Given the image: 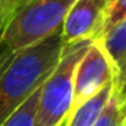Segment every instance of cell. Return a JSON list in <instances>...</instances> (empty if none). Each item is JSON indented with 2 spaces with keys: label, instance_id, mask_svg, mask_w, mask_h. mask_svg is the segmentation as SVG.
I'll use <instances>...</instances> for the list:
<instances>
[{
  "label": "cell",
  "instance_id": "7",
  "mask_svg": "<svg viewBox=\"0 0 126 126\" xmlns=\"http://www.w3.org/2000/svg\"><path fill=\"white\" fill-rule=\"evenodd\" d=\"M99 42L102 43L119 73V70L126 64V19L104 34Z\"/></svg>",
  "mask_w": 126,
  "mask_h": 126
},
{
  "label": "cell",
  "instance_id": "14",
  "mask_svg": "<svg viewBox=\"0 0 126 126\" xmlns=\"http://www.w3.org/2000/svg\"><path fill=\"white\" fill-rule=\"evenodd\" d=\"M123 126H126V120H125V123H123Z\"/></svg>",
  "mask_w": 126,
  "mask_h": 126
},
{
  "label": "cell",
  "instance_id": "4",
  "mask_svg": "<svg viewBox=\"0 0 126 126\" xmlns=\"http://www.w3.org/2000/svg\"><path fill=\"white\" fill-rule=\"evenodd\" d=\"M117 77V68L99 40H94L76 68L71 113L96 96ZM70 113V114H71Z\"/></svg>",
  "mask_w": 126,
  "mask_h": 126
},
{
  "label": "cell",
  "instance_id": "9",
  "mask_svg": "<svg viewBox=\"0 0 126 126\" xmlns=\"http://www.w3.org/2000/svg\"><path fill=\"white\" fill-rule=\"evenodd\" d=\"M40 88L25 101V104L18 111L14 113V116L3 126H34L37 105H39V96H40Z\"/></svg>",
  "mask_w": 126,
  "mask_h": 126
},
{
  "label": "cell",
  "instance_id": "3",
  "mask_svg": "<svg viewBox=\"0 0 126 126\" xmlns=\"http://www.w3.org/2000/svg\"><path fill=\"white\" fill-rule=\"evenodd\" d=\"M94 40H83L62 47L56 67L40 88L34 126H59L71 113L74 76L79 62Z\"/></svg>",
  "mask_w": 126,
  "mask_h": 126
},
{
  "label": "cell",
  "instance_id": "2",
  "mask_svg": "<svg viewBox=\"0 0 126 126\" xmlns=\"http://www.w3.org/2000/svg\"><path fill=\"white\" fill-rule=\"evenodd\" d=\"M76 0H18L0 24V59L61 31Z\"/></svg>",
  "mask_w": 126,
  "mask_h": 126
},
{
  "label": "cell",
  "instance_id": "15",
  "mask_svg": "<svg viewBox=\"0 0 126 126\" xmlns=\"http://www.w3.org/2000/svg\"><path fill=\"white\" fill-rule=\"evenodd\" d=\"M16 2H18V0H14V3H16Z\"/></svg>",
  "mask_w": 126,
  "mask_h": 126
},
{
  "label": "cell",
  "instance_id": "5",
  "mask_svg": "<svg viewBox=\"0 0 126 126\" xmlns=\"http://www.w3.org/2000/svg\"><path fill=\"white\" fill-rule=\"evenodd\" d=\"M110 0H76L61 27L62 45L102 37Z\"/></svg>",
  "mask_w": 126,
  "mask_h": 126
},
{
  "label": "cell",
  "instance_id": "10",
  "mask_svg": "<svg viewBox=\"0 0 126 126\" xmlns=\"http://www.w3.org/2000/svg\"><path fill=\"white\" fill-rule=\"evenodd\" d=\"M125 19H126V0H110V5H108V9H107V16H105V24H104L102 36L107 34L111 28H114L120 22H123Z\"/></svg>",
  "mask_w": 126,
  "mask_h": 126
},
{
  "label": "cell",
  "instance_id": "8",
  "mask_svg": "<svg viewBox=\"0 0 126 126\" xmlns=\"http://www.w3.org/2000/svg\"><path fill=\"white\" fill-rule=\"evenodd\" d=\"M125 120H126V105L117 92V86L114 85L113 94L94 126H123Z\"/></svg>",
  "mask_w": 126,
  "mask_h": 126
},
{
  "label": "cell",
  "instance_id": "13",
  "mask_svg": "<svg viewBox=\"0 0 126 126\" xmlns=\"http://www.w3.org/2000/svg\"><path fill=\"white\" fill-rule=\"evenodd\" d=\"M65 123H67V120H65V122H64V123H61V125H59V126H65Z\"/></svg>",
  "mask_w": 126,
  "mask_h": 126
},
{
  "label": "cell",
  "instance_id": "1",
  "mask_svg": "<svg viewBox=\"0 0 126 126\" xmlns=\"http://www.w3.org/2000/svg\"><path fill=\"white\" fill-rule=\"evenodd\" d=\"M61 31L49 39L0 59V126L45 83L62 53Z\"/></svg>",
  "mask_w": 126,
  "mask_h": 126
},
{
  "label": "cell",
  "instance_id": "12",
  "mask_svg": "<svg viewBox=\"0 0 126 126\" xmlns=\"http://www.w3.org/2000/svg\"><path fill=\"white\" fill-rule=\"evenodd\" d=\"M14 5H15L14 0H0V24L8 16V14L14 8Z\"/></svg>",
  "mask_w": 126,
  "mask_h": 126
},
{
  "label": "cell",
  "instance_id": "11",
  "mask_svg": "<svg viewBox=\"0 0 126 126\" xmlns=\"http://www.w3.org/2000/svg\"><path fill=\"white\" fill-rule=\"evenodd\" d=\"M116 86H117V92L122 98V101L126 105V64L119 70L117 77H116Z\"/></svg>",
  "mask_w": 126,
  "mask_h": 126
},
{
  "label": "cell",
  "instance_id": "6",
  "mask_svg": "<svg viewBox=\"0 0 126 126\" xmlns=\"http://www.w3.org/2000/svg\"><path fill=\"white\" fill-rule=\"evenodd\" d=\"M114 85H116V80L111 85H108L105 89H102L96 96L91 98L88 102H85L77 110H74L67 117L65 126H94L96 123L98 117L101 116L102 110L105 108V105L113 94Z\"/></svg>",
  "mask_w": 126,
  "mask_h": 126
}]
</instances>
